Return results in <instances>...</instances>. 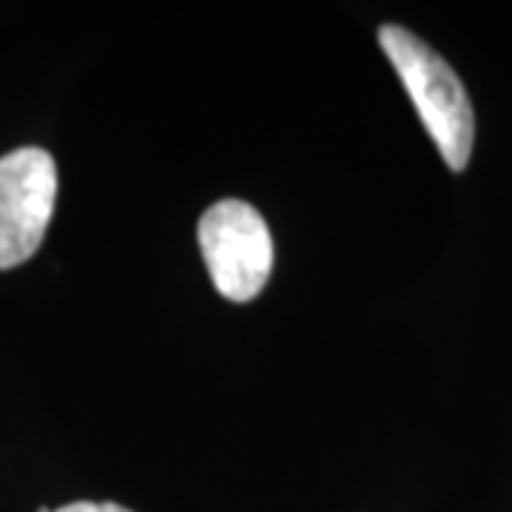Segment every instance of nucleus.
Returning <instances> with one entry per match:
<instances>
[{
    "instance_id": "nucleus-3",
    "label": "nucleus",
    "mask_w": 512,
    "mask_h": 512,
    "mask_svg": "<svg viewBox=\"0 0 512 512\" xmlns=\"http://www.w3.org/2000/svg\"><path fill=\"white\" fill-rule=\"evenodd\" d=\"M57 202V165L49 151L15 148L0 157V271L32 259Z\"/></svg>"
},
{
    "instance_id": "nucleus-4",
    "label": "nucleus",
    "mask_w": 512,
    "mask_h": 512,
    "mask_svg": "<svg viewBox=\"0 0 512 512\" xmlns=\"http://www.w3.org/2000/svg\"><path fill=\"white\" fill-rule=\"evenodd\" d=\"M55 512H131L120 504H111V501H74V504H66Z\"/></svg>"
},
{
    "instance_id": "nucleus-2",
    "label": "nucleus",
    "mask_w": 512,
    "mask_h": 512,
    "mask_svg": "<svg viewBox=\"0 0 512 512\" xmlns=\"http://www.w3.org/2000/svg\"><path fill=\"white\" fill-rule=\"evenodd\" d=\"M202 259L214 288L231 302H251L274 268V239L268 222L242 200L214 202L197 225Z\"/></svg>"
},
{
    "instance_id": "nucleus-1",
    "label": "nucleus",
    "mask_w": 512,
    "mask_h": 512,
    "mask_svg": "<svg viewBox=\"0 0 512 512\" xmlns=\"http://www.w3.org/2000/svg\"><path fill=\"white\" fill-rule=\"evenodd\" d=\"M379 46L399 74L421 123L450 171H464L476 140V114L450 63L404 26H382Z\"/></svg>"
}]
</instances>
